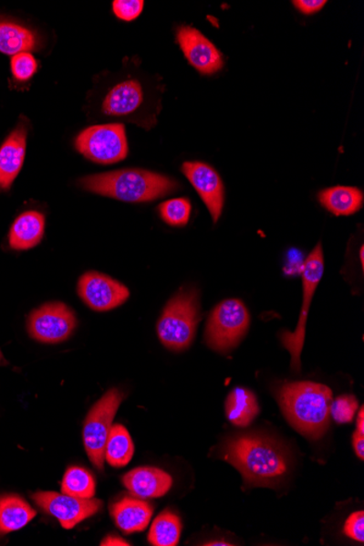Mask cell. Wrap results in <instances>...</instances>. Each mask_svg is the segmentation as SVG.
Segmentation results:
<instances>
[{"mask_svg":"<svg viewBox=\"0 0 364 546\" xmlns=\"http://www.w3.org/2000/svg\"><path fill=\"white\" fill-rule=\"evenodd\" d=\"M220 458L233 465L246 488H276L287 477L290 456L281 443L261 435H243L223 444Z\"/></svg>","mask_w":364,"mask_h":546,"instance_id":"6da1fadb","label":"cell"},{"mask_svg":"<svg viewBox=\"0 0 364 546\" xmlns=\"http://www.w3.org/2000/svg\"><path fill=\"white\" fill-rule=\"evenodd\" d=\"M277 399L286 420L300 435L318 440L328 430L333 392L320 383H286L278 388Z\"/></svg>","mask_w":364,"mask_h":546,"instance_id":"7a4b0ae2","label":"cell"},{"mask_svg":"<svg viewBox=\"0 0 364 546\" xmlns=\"http://www.w3.org/2000/svg\"><path fill=\"white\" fill-rule=\"evenodd\" d=\"M79 184L89 193L132 204L160 199L179 188L175 180L164 174L137 168L91 174L80 179Z\"/></svg>","mask_w":364,"mask_h":546,"instance_id":"3957f363","label":"cell"},{"mask_svg":"<svg viewBox=\"0 0 364 546\" xmlns=\"http://www.w3.org/2000/svg\"><path fill=\"white\" fill-rule=\"evenodd\" d=\"M201 320L199 291L182 289L168 301L158 323L161 342L172 352L186 351L192 345Z\"/></svg>","mask_w":364,"mask_h":546,"instance_id":"277c9868","label":"cell"},{"mask_svg":"<svg viewBox=\"0 0 364 546\" xmlns=\"http://www.w3.org/2000/svg\"><path fill=\"white\" fill-rule=\"evenodd\" d=\"M250 313L239 299L224 300L210 314L205 341L213 351L225 353L244 339L250 326Z\"/></svg>","mask_w":364,"mask_h":546,"instance_id":"5b68a950","label":"cell"},{"mask_svg":"<svg viewBox=\"0 0 364 546\" xmlns=\"http://www.w3.org/2000/svg\"><path fill=\"white\" fill-rule=\"evenodd\" d=\"M122 401L123 394L117 388H111L88 411L84 421V448L88 459L99 470L104 468L106 442Z\"/></svg>","mask_w":364,"mask_h":546,"instance_id":"8992f818","label":"cell"},{"mask_svg":"<svg viewBox=\"0 0 364 546\" xmlns=\"http://www.w3.org/2000/svg\"><path fill=\"white\" fill-rule=\"evenodd\" d=\"M323 273L324 253L322 245L318 242L315 249L307 257L304 264V271H302L304 302H302L298 324H296V328L293 333L291 331H284L281 335L283 346L287 349L291 356V369L296 371V373H300V356L302 348L305 345L307 314H309L311 301L323 278Z\"/></svg>","mask_w":364,"mask_h":546,"instance_id":"52a82bcc","label":"cell"},{"mask_svg":"<svg viewBox=\"0 0 364 546\" xmlns=\"http://www.w3.org/2000/svg\"><path fill=\"white\" fill-rule=\"evenodd\" d=\"M75 143L84 157L103 165L125 160L129 152L126 129L121 123L87 128L77 137Z\"/></svg>","mask_w":364,"mask_h":546,"instance_id":"ba28073f","label":"cell"},{"mask_svg":"<svg viewBox=\"0 0 364 546\" xmlns=\"http://www.w3.org/2000/svg\"><path fill=\"white\" fill-rule=\"evenodd\" d=\"M77 324L74 310L65 303L48 302L31 312L27 331L37 341L59 343L69 339Z\"/></svg>","mask_w":364,"mask_h":546,"instance_id":"9c48e42d","label":"cell"},{"mask_svg":"<svg viewBox=\"0 0 364 546\" xmlns=\"http://www.w3.org/2000/svg\"><path fill=\"white\" fill-rule=\"evenodd\" d=\"M31 499L38 508L55 517L67 530L97 514L103 505L99 499H78L52 491L36 492L31 495Z\"/></svg>","mask_w":364,"mask_h":546,"instance_id":"30bf717a","label":"cell"},{"mask_svg":"<svg viewBox=\"0 0 364 546\" xmlns=\"http://www.w3.org/2000/svg\"><path fill=\"white\" fill-rule=\"evenodd\" d=\"M78 295L93 311L106 312L123 305L130 292L125 285L108 275L88 272L78 283Z\"/></svg>","mask_w":364,"mask_h":546,"instance_id":"8fae6325","label":"cell"},{"mask_svg":"<svg viewBox=\"0 0 364 546\" xmlns=\"http://www.w3.org/2000/svg\"><path fill=\"white\" fill-rule=\"evenodd\" d=\"M182 173L203 200L213 222H218L225 204V188L220 174L201 162L183 163Z\"/></svg>","mask_w":364,"mask_h":546,"instance_id":"7c38bea8","label":"cell"},{"mask_svg":"<svg viewBox=\"0 0 364 546\" xmlns=\"http://www.w3.org/2000/svg\"><path fill=\"white\" fill-rule=\"evenodd\" d=\"M177 42L190 65L203 75H214L225 65L220 50L194 27H179Z\"/></svg>","mask_w":364,"mask_h":546,"instance_id":"4fadbf2b","label":"cell"},{"mask_svg":"<svg viewBox=\"0 0 364 546\" xmlns=\"http://www.w3.org/2000/svg\"><path fill=\"white\" fill-rule=\"evenodd\" d=\"M123 486L133 497L156 499L164 497L172 486V478L154 467H140L122 478Z\"/></svg>","mask_w":364,"mask_h":546,"instance_id":"5bb4252c","label":"cell"},{"mask_svg":"<svg viewBox=\"0 0 364 546\" xmlns=\"http://www.w3.org/2000/svg\"><path fill=\"white\" fill-rule=\"evenodd\" d=\"M27 129L20 123L0 146V189L8 190L24 165Z\"/></svg>","mask_w":364,"mask_h":546,"instance_id":"9a60e30c","label":"cell"},{"mask_svg":"<svg viewBox=\"0 0 364 546\" xmlns=\"http://www.w3.org/2000/svg\"><path fill=\"white\" fill-rule=\"evenodd\" d=\"M110 514L122 532L144 531L153 516V508L142 499L126 497L110 506Z\"/></svg>","mask_w":364,"mask_h":546,"instance_id":"2e32d148","label":"cell"},{"mask_svg":"<svg viewBox=\"0 0 364 546\" xmlns=\"http://www.w3.org/2000/svg\"><path fill=\"white\" fill-rule=\"evenodd\" d=\"M144 93L137 80H127L110 89L103 102L106 115L121 117L133 114L141 106Z\"/></svg>","mask_w":364,"mask_h":546,"instance_id":"e0dca14e","label":"cell"},{"mask_svg":"<svg viewBox=\"0 0 364 546\" xmlns=\"http://www.w3.org/2000/svg\"><path fill=\"white\" fill-rule=\"evenodd\" d=\"M45 232V217L36 211L22 213L9 233V245L14 250H29L40 244Z\"/></svg>","mask_w":364,"mask_h":546,"instance_id":"ac0fdd59","label":"cell"},{"mask_svg":"<svg viewBox=\"0 0 364 546\" xmlns=\"http://www.w3.org/2000/svg\"><path fill=\"white\" fill-rule=\"evenodd\" d=\"M36 510L16 494L0 497V537L18 531L35 520Z\"/></svg>","mask_w":364,"mask_h":546,"instance_id":"d6986e66","label":"cell"},{"mask_svg":"<svg viewBox=\"0 0 364 546\" xmlns=\"http://www.w3.org/2000/svg\"><path fill=\"white\" fill-rule=\"evenodd\" d=\"M318 201L336 216H349L359 212L363 206V193L355 187L336 185L318 194Z\"/></svg>","mask_w":364,"mask_h":546,"instance_id":"ffe728a7","label":"cell"},{"mask_svg":"<svg viewBox=\"0 0 364 546\" xmlns=\"http://www.w3.org/2000/svg\"><path fill=\"white\" fill-rule=\"evenodd\" d=\"M226 418L234 425L248 426L260 414L259 402L254 392L245 387H236L226 398Z\"/></svg>","mask_w":364,"mask_h":546,"instance_id":"44dd1931","label":"cell"},{"mask_svg":"<svg viewBox=\"0 0 364 546\" xmlns=\"http://www.w3.org/2000/svg\"><path fill=\"white\" fill-rule=\"evenodd\" d=\"M36 33L16 22L0 19V53L15 56L38 49Z\"/></svg>","mask_w":364,"mask_h":546,"instance_id":"7402d4cb","label":"cell"},{"mask_svg":"<svg viewBox=\"0 0 364 546\" xmlns=\"http://www.w3.org/2000/svg\"><path fill=\"white\" fill-rule=\"evenodd\" d=\"M134 445L125 426L113 425L105 446V460L115 468H122L130 463Z\"/></svg>","mask_w":364,"mask_h":546,"instance_id":"603a6c76","label":"cell"},{"mask_svg":"<svg viewBox=\"0 0 364 546\" xmlns=\"http://www.w3.org/2000/svg\"><path fill=\"white\" fill-rule=\"evenodd\" d=\"M182 530L181 518L171 510H164L155 518L149 532V542L154 546H176Z\"/></svg>","mask_w":364,"mask_h":546,"instance_id":"cb8c5ba5","label":"cell"},{"mask_svg":"<svg viewBox=\"0 0 364 546\" xmlns=\"http://www.w3.org/2000/svg\"><path fill=\"white\" fill-rule=\"evenodd\" d=\"M95 488L97 484L93 476L81 467H70L61 482V493L78 499H93Z\"/></svg>","mask_w":364,"mask_h":546,"instance_id":"d4e9b609","label":"cell"},{"mask_svg":"<svg viewBox=\"0 0 364 546\" xmlns=\"http://www.w3.org/2000/svg\"><path fill=\"white\" fill-rule=\"evenodd\" d=\"M162 221L173 227L186 226L192 215V204L186 198L172 199L160 205Z\"/></svg>","mask_w":364,"mask_h":546,"instance_id":"484cf974","label":"cell"},{"mask_svg":"<svg viewBox=\"0 0 364 546\" xmlns=\"http://www.w3.org/2000/svg\"><path fill=\"white\" fill-rule=\"evenodd\" d=\"M358 399L354 395H343L333 399L330 415L339 425L350 424L357 413Z\"/></svg>","mask_w":364,"mask_h":546,"instance_id":"4316f807","label":"cell"},{"mask_svg":"<svg viewBox=\"0 0 364 546\" xmlns=\"http://www.w3.org/2000/svg\"><path fill=\"white\" fill-rule=\"evenodd\" d=\"M36 70L37 61L31 53H20L11 58V71H13L16 80H30Z\"/></svg>","mask_w":364,"mask_h":546,"instance_id":"83f0119b","label":"cell"},{"mask_svg":"<svg viewBox=\"0 0 364 546\" xmlns=\"http://www.w3.org/2000/svg\"><path fill=\"white\" fill-rule=\"evenodd\" d=\"M144 7L143 0H115L113 10L117 18L123 21H133L141 15Z\"/></svg>","mask_w":364,"mask_h":546,"instance_id":"f1b7e54d","label":"cell"},{"mask_svg":"<svg viewBox=\"0 0 364 546\" xmlns=\"http://www.w3.org/2000/svg\"><path fill=\"white\" fill-rule=\"evenodd\" d=\"M344 532L347 537L354 539L355 541L364 542V512L356 511L346 520Z\"/></svg>","mask_w":364,"mask_h":546,"instance_id":"f546056e","label":"cell"},{"mask_svg":"<svg viewBox=\"0 0 364 546\" xmlns=\"http://www.w3.org/2000/svg\"><path fill=\"white\" fill-rule=\"evenodd\" d=\"M295 7L304 15H313L324 8L328 4L327 0H295Z\"/></svg>","mask_w":364,"mask_h":546,"instance_id":"4dcf8cb0","label":"cell"},{"mask_svg":"<svg viewBox=\"0 0 364 546\" xmlns=\"http://www.w3.org/2000/svg\"><path fill=\"white\" fill-rule=\"evenodd\" d=\"M352 445H354L355 453L358 458L364 459V433L356 431L352 436Z\"/></svg>","mask_w":364,"mask_h":546,"instance_id":"1f68e13d","label":"cell"},{"mask_svg":"<svg viewBox=\"0 0 364 546\" xmlns=\"http://www.w3.org/2000/svg\"><path fill=\"white\" fill-rule=\"evenodd\" d=\"M102 546H129L127 541L119 536H109L106 537L102 542H100Z\"/></svg>","mask_w":364,"mask_h":546,"instance_id":"d6a6232c","label":"cell"},{"mask_svg":"<svg viewBox=\"0 0 364 546\" xmlns=\"http://www.w3.org/2000/svg\"><path fill=\"white\" fill-rule=\"evenodd\" d=\"M357 430L364 433V408L361 407L357 419Z\"/></svg>","mask_w":364,"mask_h":546,"instance_id":"836d02e7","label":"cell"},{"mask_svg":"<svg viewBox=\"0 0 364 546\" xmlns=\"http://www.w3.org/2000/svg\"><path fill=\"white\" fill-rule=\"evenodd\" d=\"M205 545H218V546H228V545H233L231 543L225 542V541H214V542H209L206 543Z\"/></svg>","mask_w":364,"mask_h":546,"instance_id":"e575fe53","label":"cell"},{"mask_svg":"<svg viewBox=\"0 0 364 546\" xmlns=\"http://www.w3.org/2000/svg\"><path fill=\"white\" fill-rule=\"evenodd\" d=\"M363 251H364V247L362 246L361 249H360V261H361L362 267H363V264H364V262H363Z\"/></svg>","mask_w":364,"mask_h":546,"instance_id":"d590c367","label":"cell"}]
</instances>
